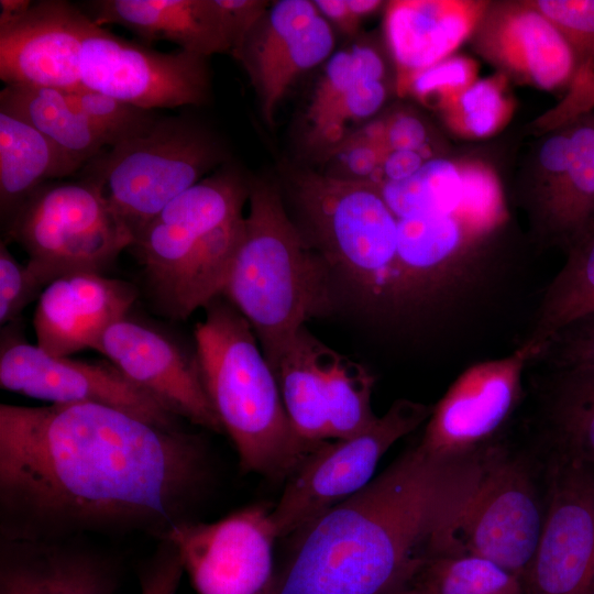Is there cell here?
Returning <instances> with one entry per match:
<instances>
[{
    "mask_svg": "<svg viewBox=\"0 0 594 594\" xmlns=\"http://www.w3.org/2000/svg\"><path fill=\"white\" fill-rule=\"evenodd\" d=\"M499 454L491 450L481 480L453 527L447 556L481 557L524 580L544 514L527 466Z\"/></svg>",
    "mask_w": 594,
    "mask_h": 594,
    "instance_id": "8fae6325",
    "label": "cell"
},
{
    "mask_svg": "<svg viewBox=\"0 0 594 594\" xmlns=\"http://www.w3.org/2000/svg\"><path fill=\"white\" fill-rule=\"evenodd\" d=\"M277 538L271 508L255 504L217 521L182 522L163 539L175 546L198 594H270Z\"/></svg>",
    "mask_w": 594,
    "mask_h": 594,
    "instance_id": "4fadbf2b",
    "label": "cell"
},
{
    "mask_svg": "<svg viewBox=\"0 0 594 594\" xmlns=\"http://www.w3.org/2000/svg\"><path fill=\"white\" fill-rule=\"evenodd\" d=\"M248 201L222 296L250 323L272 367L305 322L329 309L328 272L272 185L251 184Z\"/></svg>",
    "mask_w": 594,
    "mask_h": 594,
    "instance_id": "5b68a950",
    "label": "cell"
},
{
    "mask_svg": "<svg viewBox=\"0 0 594 594\" xmlns=\"http://www.w3.org/2000/svg\"><path fill=\"white\" fill-rule=\"evenodd\" d=\"M569 94L554 113V120L564 122L594 107V51L582 61L571 79Z\"/></svg>",
    "mask_w": 594,
    "mask_h": 594,
    "instance_id": "7bdbcfd3",
    "label": "cell"
},
{
    "mask_svg": "<svg viewBox=\"0 0 594 594\" xmlns=\"http://www.w3.org/2000/svg\"><path fill=\"white\" fill-rule=\"evenodd\" d=\"M314 3L319 13L342 32L353 34L358 31L361 20L350 9L348 0H318Z\"/></svg>",
    "mask_w": 594,
    "mask_h": 594,
    "instance_id": "7dc6e473",
    "label": "cell"
},
{
    "mask_svg": "<svg viewBox=\"0 0 594 594\" xmlns=\"http://www.w3.org/2000/svg\"><path fill=\"white\" fill-rule=\"evenodd\" d=\"M424 152L388 151L383 155L377 172L370 183L400 182L409 178L424 165Z\"/></svg>",
    "mask_w": 594,
    "mask_h": 594,
    "instance_id": "f6af8a7d",
    "label": "cell"
},
{
    "mask_svg": "<svg viewBox=\"0 0 594 594\" xmlns=\"http://www.w3.org/2000/svg\"><path fill=\"white\" fill-rule=\"evenodd\" d=\"M294 185L328 263L366 299L397 302V219L377 186L309 170Z\"/></svg>",
    "mask_w": 594,
    "mask_h": 594,
    "instance_id": "8992f818",
    "label": "cell"
},
{
    "mask_svg": "<svg viewBox=\"0 0 594 594\" xmlns=\"http://www.w3.org/2000/svg\"><path fill=\"white\" fill-rule=\"evenodd\" d=\"M536 360L546 361L553 370L594 371V311L553 333Z\"/></svg>",
    "mask_w": 594,
    "mask_h": 594,
    "instance_id": "d590c367",
    "label": "cell"
},
{
    "mask_svg": "<svg viewBox=\"0 0 594 594\" xmlns=\"http://www.w3.org/2000/svg\"><path fill=\"white\" fill-rule=\"evenodd\" d=\"M320 346L302 328L272 365L295 433L315 449L330 439Z\"/></svg>",
    "mask_w": 594,
    "mask_h": 594,
    "instance_id": "4316f807",
    "label": "cell"
},
{
    "mask_svg": "<svg viewBox=\"0 0 594 594\" xmlns=\"http://www.w3.org/2000/svg\"><path fill=\"white\" fill-rule=\"evenodd\" d=\"M483 6L468 1L400 0L386 8L385 35L397 67V88L447 58L473 30Z\"/></svg>",
    "mask_w": 594,
    "mask_h": 594,
    "instance_id": "7402d4cb",
    "label": "cell"
},
{
    "mask_svg": "<svg viewBox=\"0 0 594 594\" xmlns=\"http://www.w3.org/2000/svg\"><path fill=\"white\" fill-rule=\"evenodd\" d=\"M570 133L553 135L544 141L539 151V164L549 183L561 177L570 164Z\"/></svg>",
    "mask_w": 594,
    "mask_h": 594,
    "instance_id": "bcb514c9",
    "label": "cell"
},
{
    "mask_svg": "<svg viewBox=\"0 0 594 594\" xmlns=\"http://www.w3.org/2000/svg\"><path fill=\"white\" fill-rule=\"evenodd\" d=\"M473 64L463 57H447L419 72L410 80L407 92L421 99L438 97L444 106L452 102L463 90L472 85Z\"/></svg>",
    "mask_w": 594,
    "mask_h": 594,
    "instance_id": "ab89813d",
    "label": "cell"
},
{
    "mask_svg": "<svg viewBox=\"0 0 594 594\" xmlns=\"http://www.w3.org/2000/svg\"><path fill=\"white\" fill-rule=\"evenodd\" d=\"M68 92L110 148L147 132L157 120L152 110L119 101L98 91L80 88Z\"/></svg>",
    "mask_w": 594,
    "mask_h": 594,
    "instance_id": "836d02e7",
    "label": "cell"
},
{
    "mask_svg": "<svg viewBox=\"0 0 594 594\" xmlns=\"http://www.w3.org/2000/svg\"><path fill=\"white\" fill-rule=\"evenodd\" d=\"M122 580L121 558L86 537L0 538V594H116Z\"/></svg>",
    "mask_w": 594,
    "mask_h": 594,
    "instance_id": "d6986e66",
    "label": "cell"
},
{
    "mask_svg": "<svg viewBox=\"0 0 594 594\" xmlns=\"http://www.w3.org/2000/svg\"><path fill=\"white\" fill-rule=\"evenodd\" d=\"M384 74L382 57L369 45L355 44L332 54L307 106L308 144L329 153L352 125L374 116L386 99Z\"/></svg>",
    "mask_w": 594,
    "mask_h": 594,
    "instance_id": "44dd1931",
    "label": "cell"
},
{
    "mask_svg": "<svg viewBox=\"0 0 594 594\" xmlns=\"http://www.w3.org/2000/svg\"><path fill=\"white\" fill-rule=\"evenodd\" d=\"M594 311V230L570 250L548 286L528 340L544 343L575 319Z\"/></svg>",
    "mask_w": 594,
    "mask_h": 594,
    "instance_id": "f546056e",
    "label": "cell"
},
{
    "mask_svg": "<svg viewBox=\"0 0 594 594\" xmlns=\"http://www.w3.org/2000/svg\"><path fill=\"white\" fill-rule=\"evenodd\" d=\"M94 350L177 417L216 432L223 430L196 356H188L161 331L124 317L103 332Z\"/></svg>",
    "mask_w": 594,
    "mask_h": 594,
    "instance_id": "2e32d148",
    "label": "cell"
},
{
    "mask_svg": "<svg viewBox=\"0 0 594 594\" xmlns=\"http://www.w3.org/2000/svg\"><path fill=\"white\" fill-rule=\"evenodd\" d=\"M223 160V148L206 129L180 117L157 118L147 132L92 160L89 178L99 183L135 239Z\"/></svg>",
    "mask_w": 594,
    "mask_h": 594,
    "instance_id": "52a82bcc",
    "label": "cell"
},
{
    "mask_svg": "<svg viewBox=\"0 0 594 594\" xmlns=\"http://www.w3.org/2000/svg\"><path fill=\"white\" fill-rule=\"evenodd\" d=\"M459 128L473 136L494 133L508 114V102L494 79L475 81L446 106Z\"/></svg>",
    "mask_w": 594,
    "mask_h": 594,
    "instance_id": "e575fe53",
    "label": "cell"
},
{
    "mask_svg": "<svg viewBox=\"0 0 594 594\" xmlns=\"http://www.w3.org/2000/svg\"><path fill=\"white\" fill-rule=\"evenodd\" d=\"M3 330L0 386L50 402L113 407L164 428H182L179 417L130 382L111 363H92L48 354L13 329Z\"/></svg>",
    "mask_w": 594,
    "mask_h": 594,
    "instance_id": "7c38bea8",
    "label": "cell"
},
{
    "mask_svg": "<svg viewBox=\"0 0 594 594\" xmlns=\"http://www.w3.org/2000/svg\"><path fill=\"white\" fill-rule=\"evenodd\" d=\"M376 186L396 218L419 212L455 213L463 194L460 168L443 158L425 162L405 180Z\"/></svg>",
    "mask_w": 594,
    "mask_h": 594,
    "instance_id": "1f68e13d",
    "label": "cell"
},
{
    "mask_svg": "<svg viewBox=\"0 0 594 594\" xmlns=\"http://www.w3.org/2000/svg\"><path fill=\"white\" fill-rule=\"evenodd\" d=\"M542 345L526 340L505 358L465 370L432 408L419 444L440 457H463L482 450L517 406L524 371Z\"/></svg>",
    "mask_w": 594,
    "mask_h": 594,
    "instance_id": "5bb4252c",
    "label": "cell"
},
{
    "mask_svg": "<svg viewBox=\"0 0 594 594\" xmlns=\"http://www.w3.org/2000/svg\"><path fill=\"white\" fill-rule=\"evenodd\" d=\"M33 2L29 0H1L0 1V8L1 13L0 16L9 18V16H15L23 12H25Z\"/></svg>",
    "mask_w": 594,
    "mask_h": 594,
    "instance_id": "681fc988",
    "label": "cell"
},
{
    "mask_svg": "<svg viewBox=\"0 0 594 594\" xmlns=\"http://www.w3.org/2000/svg\"><path fill=\"white\" fill-rule=\"evenodd\" d=\"M531 7L566 38L578 65L594 51V0H540Z\"/></svg>",
    "mask_w": 594,
    "mask_h": 594,
    "instance_id": "8d00e7d4",
    "label": "cell"
},
{
    "mask_svg": "<svg viewBox=\"0 0 594 594\" xmlns=\"http://www.w3.org/2000/svg\"><path fill=\"white\" fill-rule=\"evenodd\" d=\"M568 170L549 183L541 196L546 226L573 249L594 230V127L570 132Z\"/></svg>",
    "mask_w": 594,
    "mask_h": 594,
    "instance_id": "83f0119b",
    "label": "cell"
},
{
    "mask_svg": "<svg viewBox=\"0 0 594 594\" xmlns=\"http://www.w3.org/2000/svg\"><path fill=\"white\" fill-rule=\"evenodd\" d=\"M135 288L100 273L76 272L51 282L33 316L36 344L56 356L95 349L103 332L127 317Z\"/></svg>",
    "mask_w": 594,
    "mask_h": 594,
    "instance_id": "ffe728a7",
    "label": "cell"
},
{
    "mask_svg": "<svg viewBox=\"0 0 594 594\" xmlns=\"http://www.w3.org/2000/svg\"><path fill=\"white\" fill-rule=\"evenodd\" d=\"M86 12L99 25H121L146 42L168 41L204 57L231 54L215 0H97Z\"/></svg>",
    "mask_w": 594,
    "mask_h": 594,
    "instance_id": "603a6c76",
    "label": "cell"
},
{
    "mask_svg": "<svg viewBox=\"0 0 594 594\" xmlns=\"http://www.w3.org/2000/svg\"><path fill=\"white\" fill-rule=\"evenodd\" d=\"M46 283L26 263L20 264L6 242L0 243V322H16L22 310L38 298Z\"/></svg>",
    "mask_w": 594,
    "mask_h": 594,
    "instance_id": "74e56055",
    "label": "cell"
},
{
    "mask_svg": "<svg viewBox=\"0 0 594 594\" xmlns=\"http://www.w3.org/2000/svg\"><path fill=\"white\" fill-rule=\"evenodd\" d=\"M74 172L75 167L47 138L0 109V212L4 229L45 180Z\"/></svg>",
    "mask_w": 594,
    "mask_h": 594,
    "instance_id": "d4e9b609",
    "label": "cell"
},
{
    "mask_svg": "<svg viewBox=\"0 0 594 594\" xmlns=\"http://www.w3.org/2000/svg\"><path fill=\"white\" fill-rule=\"evenodd\" d=\"M550 418L569 457L594 465V371L554 370Z\"/></svg>",
    "mask_w": 594,
    "mask_h": 594,
    "instance_id": "4dcf8cb0",
    "label": "cell"
},
{
    "mask_svg": "<svg viewBox=\"0 0 594 594\" xmlns=\"http://www.w3.org/2000/svg\"><path fill=\"white\" fill-rule=\"evenodd\" d=\"M334 34L314 1L271 4L237 55L261 102L264 119L275 111L294 81L332 55Z\"/></svg>",
    "mask_w": 594,
    "mask_h": 594,
    "instance_id": "e0dca14e",
    "label": "cell"
},
{
    "mask_svg": "<svg viewBox=\"0 0 594 594\" xmlns=\"http://www.w3.org/2000/svg\"><path fill=\"white\" fill-rule=\"evenodd\" d=\"M215 4L230 42L231 55L237 57L271 4L258 0H215Z\"/></svg>",
    "mask_w": 594,
    "mask_h": 594,
    "instance_id": "b9f144b4",
    "label": "cell"
},
{
    "mask_svg": "<svg viewBox=\"0 0 594 594\" xmlns=\"http://www.w3.org/2000/svg\"><path fill=\"white\" fill-rule=\"evenodd\" d=\"M0 109L28 122L47 138L77 170L102 154L103 136L66 90L4 86Z\"/></svg>",
    "mask_w": 594,
    "mask_h": 594,
    "instance_id": "484cf974",
    "label": "cell"
},
{
    "mask_svg": "<svg viewBox=\"0 0 594 594\" xmlns=\"http://www.w3.org/2000/svg\"><path fill=\"white\" fill-rule=\"evenodd\" d=\"M320 366L330 439L350 438L369 428L377 419L371 407L373 374L323 344Z\"/></svg>",
    "mask_w": 594,
    "mask_h": 594,
    "instance_id": "f1b7e54d",
    "label": "cell"
},
{
    "mask_svg": "<svg viewBox=\"0 0 594 594\" xmlns=\"http://www.w3.org/2000/svg\"><path fill=\"white\" fill-rule=\"evenodd\" d=\"M4 232L24 249L28 264L46 285L70 273L101 274L134 241L99 183L91 178L42 185Z\"/></svg>",
    "mask_w": 594,
    "mask_h": 594,
    "instance_id": "ba28073f",
    "label": "cell"
},
{
    "mask_svg": "<svg viewBox=\"0 0 594 594\" xmlns=\"http://www.w3.org/2000/svg\"><path fill=\"white\" fill-rule=\"evenodd\" d=\"M90 16L67 1L32 3L15 16H0V78L6 86L59 90L82 88L79 59Z\"/></svg>",
    "mask_w": 594,
    "mask_h": 594,
    "instance_id": "ac0fdd59",
    "label": "cell"
},
{
    "mask_svg": "<svg viewBox=\"0 0 594 594\" xmlns=\"http://www.w3.org/2000/svg\"><path fill=\"white\" fill-rule=\"evenodd\" d=\"M195 328L196 360L208 398L231 438L240 468L293 474L316 449L295 433L273 369L246 319L223 297Z\"/></svg>",
    "mask_w": 594,
    "mask_h": 594,
    "instance_id": "3957f363",
    "label": "cell"
},
{
    "mask_svg": "<svg viewBox=\"0 0 594 594\" xmlns=\"http://www.w3.org/2000/svg\"><path fill=\"white\" fill-rule=\"evenodd\" d=\"M421 576L433 594H525L521 576L476 556L436 558Z\"/></svg>",
    "mask_w": 594,
    "mask_h": 594,
    "instance_id": "d6a6232c",
    "label": "cell"
},
{
    "mask_svg": "<svg viewBox=\"0 0 594 594\" xmlns=\"http://www.w3.org/2000/svg\"><path fill=\"white\" fill-rule=\"evenodd\" d=\"M490 450L440 457L419 443L300 529L270 594H385L448 553Z\"/></svg>",
    "mask_w": 594,
    "mask_h": 594,
    "instance_id": "7a4b0ae2",
    "label": "cell"
},
{
    "mask_svg": "<svg viewBox=\"0 0 594 594\" xmlns=\"http://www.w3.org/2000/svg\"><path fill=\"white\" fill-rule=\"evenodd\" d=\"M433 407L398 399L362 432L324 442L293 473L271 508L278 538L300 530L363 490L386 451L427 420Z\"/></svg>",
    "mask_w": 594,
    "mask_h": 594,
    "instance_id": "9c48e42d",
    "label": "cell"
},
{
    "mask_svg": "<svg viewBox=\"0 0 594 594\" xmlns=\"http://www.w3.org/2000/svg\"><path fill=\"white\" fill-rule=\"evenodd\" d=\"M385 153L384 148L356 131L350 133L328 154L336 158L337 165L343 172L339 178L370 182Z\"/></svg>",
    "mask_w": 594,
    "mask_h": 594,
    "instance_id": "60d3db41",
    "label": "cell"
},
{
    "mask_svg": "<svg viewBox=\"0 0 594 594\" xmlns=\"http://www.w3.org/2000/svg\"><path fill=\"white\" fill-rule=\"evenodd\" d=\"M384 125V146L386 151L424 152L427 131L421 121L409 114H396Z\"/></svg>",
    "mask_w": 594,
    "mask_h": 594,
    "instance_id": "ee69618b",
    "label": "cell"
},
{
    "mask_svg": "<svg viewBox=\"0 0 594 594\" xmlns=\"http://www.w3.org/2000/svg\"><path fill=\"white\" fill-rule=\"evenodd\" d=\"M525 594H594V465L569 457L556 470Z\"/></svg>",
    "mask_w": 594,
    "mask_h": 594,
    "instance_id": "9a60e30c",
    "label": "cell"
},
{
    "mask_svg": "<svg viewBox=\"0 0 594 594\" xmlns=\"http://www.w3.org/2000/svg\"><path fill=\"white\" fill-rule=\"evenodd\" d=\"M249 194L238 172L219 170L172 200L134 239L150 292L165 315L186 319L222 296Z\"/></svg>",
    "mask_w": 594,
    "mask_h": 594,
    "instance_id": "277c9868",
    "label": "cell"
},
{
    "mask_svg": "<svg viewBox=\"0 0 594 594\" xmlns=\"http://www.w3.org/2000/svg\"><path fill=\"white\" fill-rule=\"evenodd\" d=\"M82 88L145 109L199 106L208 100L207 57L162 53L119 37L90 20L79 59Z\"/></svg>",
    "mask_w": 594,
    "mask_h": 594,
    "instance_id": "30bf717a",
    "label": "cell"
},
{
    "mask_svg": "<svg viewBox=\"0 0 594 594\" xmlns=\"http://www.w3.org/2000/svg\"><path fill=\"white\" fill-rule=\"evenodd\" d=\"M491 42L505 66L542 89L571 81L578 67L566 38L531 6L506 13L494 26Z\"/></svg>",
    "mask_w": 594,
    "mask_h": 594,
    "instance_id": "cb8c5ba5",
    "label": "cell"
},
{
    "mask_svg": "<svg viewBox=\"0 0 594 594\" xmlns=\"http://www.w3.org/2000/svg\"><path fill=\"white\" fill-rule=\"evenodd\" d=\"M385 594H433L425 580L421 576V572L407 581L406 583L391 590Z\"/></svg>",
    "mask_w": 594,
    "mask_h": 594,
    "instance_id": "c3c4849f",
    "label": "cell"
},
{
    "mask_svg": "<svg viewBox=\"0 0 594 594\" xmlns=\"http://www.w3.org/2000/svg\"><path fill=\"white\" fill-rule=\"evenodd\" d=\"M208 479L201 439L97 404L0 405V538L158 540Z\"/></svg>",
    "mask_w": 594,
    "mask_h": 594,
    "instance_id": "6da1fadb",
    "label": "cell"
},
{
    "mask_svg": "<svg viewBox=\"0 0 594 594\" xmlns=\"http://www.w3.org/2000/svg\"><path fill=\"white\" fill-rule=\"evenodd\" d=\"M463 194L459 217L471 230L490 226L501 212V191L494 174L480 164L460 168Z\"/></svg>",
    "mask_w": 594,
    "mask_h": 594,
    "instance_id": "f35d334b",
    "label": "cell"
}]
</instances>
